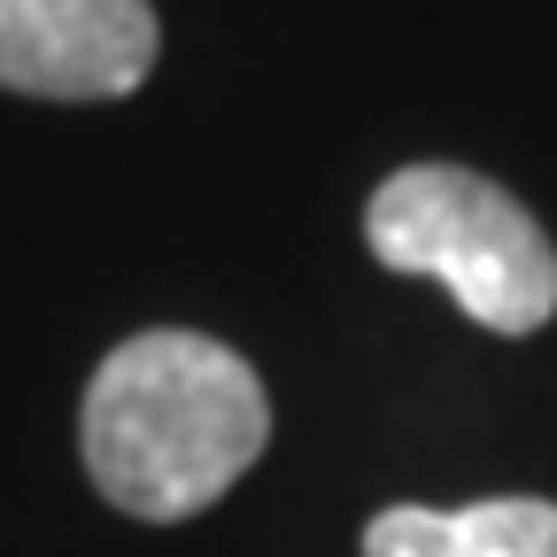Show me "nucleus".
Returning <instances> with one entry per match:
<instances>
[{
	"instance_id": "obj_2",
	"label": "nucleus",
	"mask_w": 557,
	"mask_h": 557,
	"mask_svg": "<svg viewBox=\"0 0 557 557\" xmlns=\"http://www.w3.org/2000/svg\"><path fill=\"white\" fill-rule=\"evenodd\" d=\"M364 240L387 271L434 278L457 310L487 333H542L557 318V248L534 225V209L457 163H410L395 171L372 209Z\"/></svg>"
},
{
	"instance_id": "obj_1",
	"label": "nucleus",
	"mask_w": 557,
	"mask_h": 557,
	"mask_svg": "<svg viewBox=\"0 0 557 557\" xmlns=\"http://www.w3.org/2000/svg\"><path fill=\"white\" fill-rule=\"evenodd\" d=\"M263 442L271 403L256 364L240 348L178 325L116 341L78 410V449L94 487L124 519L148 527L209 511L263 457Z\"/></svg>"
},
{
	"instance_id": "obj_3",
	"label": "nucleus",
	"mask_w": 557,
	"mask_h": 557,
	"mask_svg": "<svg viewBox=\"0 0 557 557\" xmlns=\"http://www.w3.org/2000/svg\"><path fill=\"white\" fill-rule=\"evenodd\" d=\"M163 24L148 0H0V86L32 101H116L148 86Z\"/></svg>"
},
{
	"instance_id": "obj_4",
	"label": "nucleus",
	"mask_w": 557,
	"mask_h": 557,
	"mask_svg": "<svg viewBox=\"0 0 557 557\" xmlns=\"http://www.w3.org/2000/svg\"><path fill=\"white\" fill-rule=\"evenodd\" d=\"M364 557H557V504L496 496V504H395L364 527Z\"/></svg>"
}]
</instances>
